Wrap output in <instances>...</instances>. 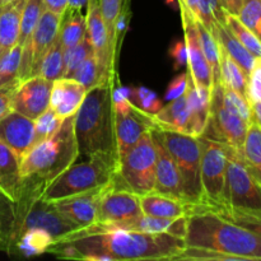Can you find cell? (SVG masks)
<instances>
[{"label":"cell","mask_w":261,"mask_h":261,"mask_svg":"<svg viewBox=\"0 0 261 261\" xmlns=\"http://www.w3.org/2000/svg\"><path fill=\"white\" fill-rule=\"evenodd\" d=\"M143 216L139 195L119 184L115 176L99 200L96 223L92 226L105 228L127 229Z\"/></svg>","instance_id":"7c38bea8"},{"label":"cell","mask_w":261,"mask_h":261,"mask_svg":"<svg viewBox=\"0 0 261 261\" xmlns=\"http://www.w3.org/2000/svg\"><path fill=\"white\" fill-rule=\"evenodd\" d=\"M200 181L204 205L212 209L224 208L227 171V145L204 135L200 137Z\"/></svg>","instance_id":"8fae6325"},{"label":"cell","mask_w":261,"mask_h":261,"mask_svg":"<svg viewBox=\"0 0 261 261\" xmlns=\"http://www.w3.org/2000/svg\"><path fill=\"white\" fill-rule=\"evenodd\" d=\"M73 78L81 84H83L87 91H91V89L96 88V87L101 86L105 82L111 79L103 73L101 66L97 63L94 55H91L87 60L83 61V64L74 73Z\"/></svg>","instance_id":"74e56055"},{"label":"cell","mask_w":261,"mask_h":261,"mask_svg":"<svg viewBox=\"0 0 261 261\" xmlns=\"http://www.w3.org/2000/svg\"><path fill=\"white\" fill-rule=\"evenodd\" d=\"M60 17L61 15L55 14L47 9L42 13L35 31L22 47V58L18 74L19 82L38 74L43 56L47 54L48 48L53 46L58 37Z\"/></svg>","instance_id":"5bb4252c"},{"label":"cell","mask_w":261,"mask_h":261,"mask_svg":"<svg viewBox=\"0 0 261 261\" xmlns=\"http://www.w3.org/2000/svg\"><path fill=\"white\" fill-rule=\"evenodd\" d=\"M196 31H198L199 43L201 46L204 56L208 61L209 66L212 69V75H213V87L221 83V74H219V46L217 40L214 38L213 33L198 19L195 18Z\"/></svg>","instance_id":"1f68e13d"},{"label":"cell","mask_w":261,"mask_h":261,"mask_svg":"<svg viewBox=\"0 0 261 261\" xmlns=\"http://www.w3.org/2000/svg\"><path fill=\"white\" fill-rule=\"evenodd\" d=\"M153 140L155 144V188L154 191L166 194V195L173 196L176 199H180L185 203L182 191V180L181 175L177 170L175 161L171 157L168 150L157 137L154 130L150 129Z\"/></svg>","instance_id":"ffe728a7"},{"label":"cell","mask_w":261,"mask_h":261,"mask_svg":"<svg viewBox=\"0 0 261 261\" xmlns=\"http://www.w3.org/2000/svg\"><path fill=\"white\" fill-rule=\"evenodd\" d=\"M237 18L255 32L257 22L261 19V0H242Z\"/></svg>","instance_id":"ee69618b"},{"label":"cell","mask_w":261,"mask_h":261,"mask_svg":"<svg viewBox=\"0 0 261 261\" xmlns=\"http://www.w3.org/2000/svg\"><path fill=\"white\" fill-rule=\"evenodd\" d=\"M63 124V120L55 114L51 107H48L43 114H41L35 120V139H33V147L43 140L53 137L59 127Z\"/></svg>","instance_id":"60d3db41"},{"label":"cell","mask_w":261,"mask_h":261,"mask_svg":"<svg viewBox=\"0 0 261 261\" xmlns=\"http://www.w3.org/2000/svg\"><path fill=\"white\" fill-rule=\"evenodd\" d=\"M0 196H2V195H0Z\"/></svg>","instance_id":"91938a15"},{"label":"cell","mask_w":261,"mask_h":261,"mask_svg":"<svg viewBox=\"0 0 261 261\" xmlns=\"http://www.w3.org/2000/svg\"><path fill=\"white\" fill-rule=\"evenodd\" d=\"M86 36V15L82 10L66 8L60 17L58 37L64 50L73 47Z\"/></svg>","instance_id":"83f0119b"},{"label":"cell","mask_w":261,"mask_h":261,"mask_svg":"<svg viewBox=\"0 0 261 261\" xmlns=\"http://www.w3.org/2000/svg\"><path fill=\"white\" fill-rule=\"evenodd\" d=\"M86 33L91 41L93 55L103 73L109 78L117 75L116 66L112 63L111 48L106 24L101 13L99 0H88L86 14Z\"/></svg>","instance_id":"e0dca14e"},{"label":"cell","mask_w":261,"mask_h":261,"mask_svg":"<svg viewBox=\"0 0 261 261\" xmlns=\"http://www.w3.org/2000/svg\"><path fill=\"white\" fill-rule=\"evenodd\" d=\"M127 0H99L101 5V13L103 17L105 24H106L107 35H109L110 48H111L112 63L116 66L119 60V51L116 47V37H115V31H116V20L119 18L120 12L124 8L125 3Z\"/></svg>","instance_id":"d6a6232c"},{"label":"cell","mask_w":261,"mask_h":261,"mask_svg":"<svg viewBox=\"0 0 261 261\" xmlns=\"http://www.w3.org/2000/svg\"><path fill=\"white\" fill-rule=\"evenodd\" d=\"M255 33H256L257 38H259L260 42H261V19L259 20V22H257L256 28H255Z\"/></svg>","instance_id":"11a10c76"},{"label":"cell","mask_w":261,"mask_h":261,"mask_svg":"<svg viewBox=\"0 0 261 261\" xmlns=\"http://www.w3.org/2000/svg\"><path fill=\"white\" fill-rule=\"evenodd\" d=\"M88 4V0H68V8L83 10Z\"/></svg>","instance_id":"f5cc1de1"},{"label":"cell","mask_w":261,"mask_h":261,"mask_svg":"<svg viewBox=\"0 0 261 261\" xmlns=\"http://www.w3.org/2000/svg\"><path fill=\"white\" fill-rule=\"evenodd\" d=\"M153 130L177 166L185 203L190 206L204 205L200 181V137L160 127H153Z\"/></svg>","instance_id":"8992f818"},{"label":"cell","mask_w":261,"mask_h":261,"mask_svg":"<svg viewBox=\"0 0 261 261\" xmlns=\"http://www.w3.org/2000/svg\"><path fill=\"white\" fill-rule=\"evenodd\" d=\"M18 84L19 82H14L0 88V120L13 111V96Z\"/></svg>","instance_id":"bcb514c9"},{"label":"cell","mask_w":261,"mask_h":261,"mask_svg":"<svg viewBox=\"0 0 261 261\" xmlns=\"http://www.w3.org/2000/svg\"><path fill=\"white\" fill-rule=\"evenodd\" d=\"M185 94L189 107L188 134L194 135V137H201L205 132L209 116H211L212 93L206 89L196 87L189 78Z\"/></svg>","instance_id":"7402d4cb"},{"label":"cell","mask_w":261,"mask_h":261,"mask_svg":"<svg viewBox=\"0 0 261 261\" xmlns=\"http://www.w3.org/2000/svg\"><path fill=\"white\" fill-rule=\"evenodd\" d=\"M35 121L17 111H12L0 120V140L22 160L33 147Z\"/></svg>","instance_id":"d6986e66"},{"label":"cell","mask_w":261,"mask_h":261,"mask_svg":"<svg viewBox=\"0 0 261 261\" xmlns=\"http://www.w3.org/2000/svg\"><path fill=\"white\" fill-rule=\"evenodd\" d=\"M27 0H15L0 10V59L18 43L22 12Z\"/></svg>","instance_id":"d4e9b609"},{"label":"cell","mask_w":261,"mask_h":261,"mask_svg":"<svg viewBox=\"0 0 261 261\" xmlns=\"http://www.w3.org/2000/svg\"><path fill=\"white\" fill-rule=\"evenodd\" d=\"M79 158L74 134V116L66 117L58 132L31 148L20 160L22 189L43 190Z\"/></svg>","instance_id":"277c9868"},{"label":"cell","mask_w":261,"mask_h":261,"mask_svg":"<svg viewBox=\"0 0 261 261\" xmlns=\"http://www.w3.org/2000/svg\"><path fill=\"white\" fill-rule=\"evenodd\" d=\"M251 122L261 129V102L251 103Z\"/></svg>","instance_id":"816d5d0a"},{"label":"cell","mask_w":261,"mask_h":261,"mask_svg":"<svg viewBox=\"0 0 261 261\" xmlns=\"http://www.w3.org/2000/svg\"><path fill=\"white\" fill-rule=\"evenodd\" d=\"M87 89L74 78H59L53 82L50 107L61 120L74 116L84 101Z\"/></svg>","instance_id":"44dd1931"},{"label":"cell","mask_w":261,"mask_h":261,"mask_svg":"<svg viewBox=\"0 0 261 261\" xmlns=\"http://www.w3.org/2000/svg\"><path fill=\"white\" fill-rule=\"evenodd\" d=\"M188 82H189L188 73H182L180 74V75L176 76V78L170 83L167 91H166V94H165L166 101H172V99L185 94L186 88H188Z\"/></svg>","instance_id":"7dc6e473"},{"label":"cell","mask_w":261,"mask_h":261,"mask_svg":"<svg viewBox=\"0 0 261 261\" xmlns=\"http://www.w3.org/2000/svg\"><path fill=\"white\" fill-rule=\"evenodd\" d=\"M219 74H221V83L223 86L233 89L237 93L247 98L249 75L221 46H219Z\"/></svg>","instance_id":"f546056e"},{"label":"cell","mask_w":261,"mask_h":261,"mask_svg":"<svg viewBox=\"0 0 261 261\" xmlns=\"http://www.w3.org/2000/svg\"><path fill=\"white\" fill-rule=\"evenodd\" d=\"M178 3H182L194 15L196 14V10H198V0H177Z\"/></svg>","instance_id":"db71d44e"},{"label":"cell","mask_w":261,"mask_h":261,"mask_svg":"<svg viewBox=\"0 0 261 261\" xmlns=\"http://www.w3.org/2000/svg\"><path fill=\"white\" fill-rule=\"evenodd\" d=\"M107 186L109 185L93 189V190L78 194V195L60 199V200L50 204H53L54 208L69 221L78 224L81 228H86V227L96 223L99 200H101V196L103 195Z\"/></svg>","instance_id":"ac0fdd59"},{"label":"cell","mask_w":261,"mask_h":261,"mask_svg":"<svg viewBox=\"0 0 261 261\" xmlns=\"http://www.w3.org/2000/svg\"><path fill=\"white\" fill-rule=\"evenodd\" d=\"M22 47L15 45L9 53L0 59V88L18 81Z\"/></svg>","instance_id":"ab89813d"},{"label":"cell","mask_w":261,"mask_h":261,"mask_svg":"<svg viewBox=\"0 0 261 261\" xmlns=\"http://www.w3.org/2000/svg\"><path fill=\"white\" fill-rule=\"evenodd\" d=\"M37 75L47 79V81H56L63 78L64 75V48L59 37H56L55 42L48 48L47 54L43 56L42 63L40 65Z\"/></svg>","instance_id":"836d02e7"},{"label":"cell","mask_w":261,"mask_h":261,"mask_svg":"<svg viewBox=\"0 0 261 261\" xmlns=\"http://www.w3.org/2000/svg\"><path fill=\"white\" fill-rule=\"evenodd\" d=\"M155 127L154 116L143 111L127 99L122 87L114 86V129L117 162L140 140L143 134Z\"/></svg>","instance_id":"30bf717a"},{"label":"cell","mask_w":261,"mask_h":261,"mask_svg":"<svg viewBox=\"0 0 261 261\" xmlns=\"http://www.w3.org/2000/svg\"><path fill=\"white\" fill-rule=\"evenodd\" d=\"M213 211L217 212L218 214H221L222 217L227 218L228 221L233 222V223L249 229V231H251L252 233H255L261 239V217L252 216V214L247 213H241V212L229 211V209H213Z\"/></svg>","instance_id":"7bdbcfd3"},{"label":"cell","mask_w":261,"mask_h":261,"mask_svg":"<svg viewBox=\"0 0 261 261\" xmlns=\"http://www.w3.org/2000/svg\"><path fill=\"white\" fill-rule=\"evenodd\" d=\"M184 241L188 247L229 255L236 261H261V239L205 205L191 206Z\"/></svg>","instance_id":"7a4b0ae2"},{"label":"cell","mask_w":261,"mask_h":261,"mask_svg":"<svg viewBox=\"0 0 261 261\" xmlns=\"http://www.w3.org/2000/svg\"><path fill=\"white\" fill-rule=\"evenodd\" d=\"M261 217V184L240 152L227 147L224 208Z\"/></svg>","instance_id":"ba28073f"},{"label":"cell","mask_w":261,"mask_h":261,"mask_svg":"<svg viewBox=\"0 0 261 261\" xmlns=\"http://www.w3.org/2000/svg\"><path fill=\"white\" fill-rule=\"evenodd\" d=\"M170 55L172 56L173 63H175V69L178 70L180 68L186 65L188 60V54H186L185 41H176L170 48Z\"/></svg>","instance_id":"c3c4849f"},{"label":"cell","mask_w":261,"mask_h":261,"mask_svg":"<svg viewBox=\"0 0 261 261\" xmlns=\"http://www.w3.org/2000/svg\"><path fill=\"white\" fill-rule=\"evenodd\" d=\"M117 172V161L107 155H92L83 162H74L41 194L46 203L87 193L111 182Z\"/></svg>","instance_id":"5b68a950"},{"label":"cell","mask_w":261,"mask_h":261,"mask_svg":"<svg viewBox=\"0 0 261 261\" xmlns=\"http://www.w3.org/2000/svg\"><path fill=\"white\" fill-rule=\"evenodd\" d=\"M122 92L132 103L148 114L154 115L162 107V101L158 98L157 94L145 87H132V88L122 87Z\"/></svg>","instance_id":"f35d334b"},{"label":"cell","mask_w":261,"mask_h":261,"mask_svg":"<svg viewBox=\"0 0 261 261\" xmlns=\"http://www.w3.org/2000/svg\"><path fill=\"white\" fill-rule=\"evenodd\" d=\"M91 55H93V48L86 33V36L76 45L64 50V78H73L76 69Z\"/></svg>","instance_id":"8d00e7d4"},{"label":"cell","mask_w":261,"mask_h":261,"mask_svg":"<svg viewBox=\"0 0 261 261\" xmlns=\"http://www.w3.org/2000/svg\"><path fill=\"white\" fill-rule=\"evenodd\" d=\"M155 158V144L149 130L119 160L116 180L139 196L154 191Z\"/></svg>","instance_id":"9c48e42d"},{"label":"cell","mask_w":261,"mask_h":261,"mask_svg":"<svg viewBox=\"0 0 261 261\" xmlns=\"http://www.w3.org/2000/svg\"><path fill=\"white\" fill-rule=\"evenodd\" d=\"M13 2H15V0H0V7H4V5L10 4Z\"/></svg>","instance_id":"9f6ffc18"},{"label":"cell","mask_w":261,"mask_h":261,"mask_svg":"<svg viewBox=\"0 0 261 261\" xmlns=\"http://www.w3.org/2000/svg\"><path fill=\"white\" fill-rule=\"evenodd\" d=\"M17 251L24 256H37L48 251L55 244L54 237L42 228H28L12 242Z\"/></svg>","instance_id":"f1b7e54d"},{"label":"cell","mask_w":261,"mask_h":261,"mask_svg":"<svg viewBox=\"0 0 261 261\" xmlns=\"http://www.w3.org/2000/svg\"><path fill=\"white\" fill-rule=\"evenodd\" d=\"M0 10H2V7H0Z\"/></svg>","instance_id":"680465c9"},{"label":"cell","mask_w":261,"mask_h":261,"mask_svg":"<svg viewBox=\"0 0 261 261\" xmlns=\"http://www.w3.org/2000/svg\"><path fill=\"white\" fill-rule=\"evenodd\" d=\"M28 228H42L55 240V244L68 234L81 229L78 224L59 213L53 204L41 199L37 191L22 189L18 200L14 203L10 244L18 234Z\"/></svg>","instance_id":"52a82bcc"},{"label":"cell","mask_w":261,"mask_h":261,"mask_svg":"<svg viewBox=\"0 0 261 261\" xmlns=\"http://www.w3.org/2000/svg\"><path fill=\"white\" fill-rule=\"evenodd\" d=\"M45 12L43 0H27L22 12L19 24V37H18V46L23 47L28 38L35 31L41 15Z\"/></svg>","instance_id":"e575fe53"},{"label":"cell","mask_w":261,"mask_h":261,"mask_svg":"<svg viewBox=\"0 0 261 261\" xmlns=\"http://www.w3.org/2000/svg\"><path fill=\"white\" fill-rule=\"evenodd\" d=\"M247 99L252 102H261V59H256L247 81Z\"/></svg>","instance_id":"f6af8a7d"},{"label":"cell","mask_w":261,"mask_h":261,"mask_svg":"<svg viewBox=\"0 0 261 261\" xmlns=\"http://www.w3.org/2000/svg\"><path fill=\"white\" fill-rule=\"evenodd\" d=\"M218 2L226 13H228V14H233V15L239 14L242 0H218Z\"/></svg>","instance_id":"f907efd6"},{"label":"cell","mask_w":261,"mask_h":261,"mask_svg":"<svg viewBox=\"0 0 261 261\" xmlns=\"http://www.w3.org/2000/svg\"><path fill=\"white\" fill-rule=\"evenodd\" d=\"M211 32L213 33L214 38L217 40L218 45L221 46V47H223L224 51H226V53L228 54L240 66H241L242 70L249 75V74L251 73L252 68H254L255 63H256V59L252 56V54H250L249 51L245 48V46L237 40L236 36L231 32V30H229L226 24L217 23Z\"/></svg>","instance_id":"4316f807"},{"label":"cell","mask_w":261,"mask_h":261,"mask_svg":"<svg viewBox=\"0 0 261 261\" xmlns=\"http://www.w3.org/2000/svg\"><path fill=\"white\" fill-rule=\"evenodd\" d=\"M222 86V103L226 107L228 111L233 112L237 116H240L241 119H244L245 121H247L250 124L251 122V105L247 101V98H245L244 96H241L240 93H237L233 89L228 88V87Z\"/></svg>","instance_id":"b9f144b4"},{"label":"cell","mask_w":261,"mask_h":261,"mask_svg":"<svg viewBox=\"0 0 261 261\" xmlns=\"http://www.w3.org/2000/svg\"><path fill=\"white\" fill-rule=\"evenodd\" d=\"M139 203L144 216L165 219H176L188 216L191 208L180 199L158 191H150L144 195H140Z\"/></svg>","instance_id":"cb8c5ba5"},{"label":"cell","mask_w":261,"mask_h":261,"mask_svg":"<svg viewBox=\"0 0 261 261\" xmlns=\"http://www.w3.org/2000/svg\"><path fill=\"white\" fill-rule=\"evenodd\" d=\"M117 75L87 92L74 115L79 158L107 155L117 161L114 129V86Z\"/></svg>","instance_id":"3957f363"},{"label":"cell","mask_w":261,"mask_h":261,"mask_svg":"<svg viewBox=\"0 0 261 261\" xmlns=\"http://www.w3.org/2000/svg\"><path fill=\"white\" fill-rule=\"evenodd\" d=\"M53 82L40 75L19 82L13 96V111H17L35 121L50 107Z\"/></svg>","instance_id":"2e32d148"},{"label":"cell","mask_w":261,"mask_h":261,"mask_svg":"<svg viewBox=\"0 0 261 261\" xmlns=\"http://www.w3.org/2000/svg\"><path fill=\"white\" fill-rule=\"evenodd\" d=\"M226 25L255 59H261V42L256 33L247 28L237 15L226 13Z\"/></svg>","instance_id":"d590c367"},{"label":"cell","mask_w":261,"mask_h":261,"mask_svg":"<svg viewBox=\"0 0 261 261\" xmlns=\"http://www.w3.org/2000/svg\"><path fill=\"white\" fill-rule=\"evenodd\" d=\"M0 234H2V224H0Z\"/></svg>","instance_id":"6f0895ef"},{"label":"cell","mask_w":261,"mask_h":261,"mask_svg":"<svg viewBox=\"0 0 261 261\" xmlns=\"http://www.w3.org/2000/svg\"><path fill=\"white\" fill-rule=\"evenodd\" d=\"M249 125V122L223 106L221 83L214 86L211 94V116L204 137L218 140L242 154Z\"/></svg>","instance_id":"4fadbf2b"},{"label":"cell","mask_w":261,"mask_h":261,"mask_svg":"<svg viewBox=\"0 0 261 261\" xmlns=\"http://www.w3.org/2000/svg\"><path fill=\"white\" fill-rule=\"evenodd\" d=\"M155 127L166 130H173L188 134L189 127V107L186 94L168 101L166 106H162L154 115Z\"/></svg>","instance_id":"484cf974"},{"label":"cell","mask_w":261,"mask_h":261,"mask_svg":"<svg viewBox=\"0 0 261 261\" xmlns=\"http://www.w3.org/2000/svg\"><path fill=\"white\" fill-rule=\"evenodd\" d=\"M186 247L171 233H144L89 226L68 234L48 249L61 259L88 261L176 260Z\"/></svg>","instance_id":"6da1fadb"},{"label":"cell","mask_w":261,"mask_h":261,"mask_svg":"<svg viewBox=\"0 0 261 261\" xmlns=\"http://www.w3.org/2000/svg\"><path fill=\"white\" fill-rule=\"evenodd\" d=\"M178 5H180L181 20H182V28L184 33H185L186 54H188V60H186L188 71L186 73L196 87L206 89L212 93L213 75H212V69L204 56L200 43H199L195 17L182 3H178Z\"/></svg>","instance_id":"9a60e30c"},{"label":"cell","mask_w":261,"mask_h":261,"mask_svg":"<svg viewBox=\"0 0 261 261\" xmlns=\"http://www.w3.org/2000/svg\"><path fill=\"white\" fill-rule=\"evenodd\" d=\"M22 190L20 160L0 140V195L14 204Z\"/></svg>","instance_id":"603a6c76"},{"label":"cell","mask_w":261,"mask_h":261,"mask_svg":"<svg viewBox=\"0 0 261 261\" xmlns=\"http://www.w3.org/2000/svg\"><path fill=\"white\" fill-rule=\"evenodd\" d=\"M242 157L252 175L261 184V129L250 122L242 147Z\"/></svg>","instance_id":"4dcf8cb0"},{"label":"cell","mask_w":261,"mask_h":261,"mask_svg":"<svg viewBox=\"0 0 261 261\" xmlns=\"http://www.w3.org/2000/svg\"><path fill=\"white\" fill-rule=\"evenodd\" d=\"M43 4H45V9L61 15L68 8V0H43Z\"/></svg>","instance_id":"681fc988"}]
</instances>
